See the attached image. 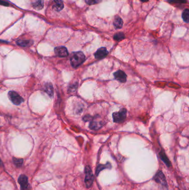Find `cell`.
Here are the masks:
<instances>
[{
    "label": "cell",
    "instance_id": "obj_18",
    "mask_svg": "<svg viewBox=\"0 0 189 190\" xmlns=\"http://www.w3.org/2000/svg\"><path fill=\"white\" fill-rule=\"evenodd\" d=\"M13 161H14V163L16 166L17 167H21L23 165V162H24V160L22 159H17V158H15L14 157L13 158Z\"/></svg>",
    "mask_w": 189,
    "mask_h": 190
},
{
    "label": "cell",
    "instance_id": "obj_24",
    "mask_svg": "<svg viewBox=\"0 0 189 190\" xmlns=\"http://www.w3.org/2000/svg\"><path fill=\"white\" fill-rule=\"evenodd\" d=\"M0 5H4V6H6L9 5L7 2L4 1L3 0H0Z\"/></svg>",
    "mask_w": 189,
    "mask_h": 190
},
{
    "label": "cell",
    "instance_id": "obj_6",
    "mask_svg": "<svg viewBox=\"0 0 189 190\" xmlns=\"http://www.w3.org/2000/svg\"><path fill=\"white\" fill-rule=\"evenodd\" d=\"M18 183L20 185L21 190H28L29 187V183H28V177L24 175H21L18 178Z\"/></svg>",
    "mask_w": 189,
    "mask_h": 190
},
{
    "label": "cell",
    "instance_id": "obj_26",
    "mask_svg": "<svg viewBox=\"0 0 189 190\" xmlns=\"http://www.w3.org/2000/svg\"><path fill=\"white\" fill-rule=\"evenodd\" d=\"M2 161H1V160L0 159V166H2Z\"/></svg>",
    "mask_w": 189,
    "mask_h": 190
},
{
    "label": "cell",
    "instance_id": "obj_22",
    "mask_svg": "<svg viewBox=\"0 0 189 190\" xmlns=\"http://www.w3.org/2000/svg\"><path fill=\"white\" fill-rule=\"evenodd\" d=\"M101 0H85V2L89 5H93L100 3Z\"/></svg>",
    "mask_w": 189,
    "mask_h": 190
},
{
    "label": "cell",
    "instance_id": "obj_17",
    "mask_svg": "<svg viewBox=\"0 0 189 190\" xmlns=\"http://www.w3.org/2000/svg\"><path fill=\"white\" fill-rule=\"evenodd\" d=\"M182 19L186 23H189V9L186 8L183 11L182 14Z\"/></svg>",
    "mask_w": 189,
    "mask_h": 190
},
{
    "label": "cell",
    "instance_id": "obj_9",
    "mask_svg": "<svg viewBox=\"0 0 189 190\" xmlns=\"http://www.w3.org/2000/svg\"><path fill=\"white\" fill-rule=\"evenodd\" d=\"M114 76L115 80L117 81L122 82V83H125L127 81V75L125 74V72L121 70H118L117 71L114 73Z\"/></svg>",
    "mask_w": 189,
    "mask_h": 190
},
{
    "label": "cell",
    "instance_id": "obj_12",
    "mask_svg": "<svg viewBox=\"0 0 189 190\" xmlns=\"http://www.w3.org/2000/svg\"><path fill=\"white\" fill-rule=\"evenodd\" d=\"M44 90L50 97H52L54 94L53 87L51 83H47L45 84Z\"/></svg>",
    "mask_w": 189,
    "mask_h": 190
},
{
    "label": "cell",
    "instance_id": "obj_15",
    "mask_svg": "<svg viewBox=\"0 0 189 190\" xmlns=\"http://www.w3.org/2000/svg\"><path fill=\"white\" fill-rule=\"evenodd\" d=\"M109 168H111V165L110 163H107V164L106 165H99L97 168V170L95 171V173L97 175H98L99 173L100 172V171H101L104 169H109Z\"/></svg>",
    "mask_w": 189,
    "mask_h": 190
},
{
    "label": "cell",
    "instance_id": "obj_1",
    "mask_svg": "<svg viewBox=\"0 0 189 190\" xmlns=\"http://www.w3.org/2000/svg\"><path fill=\"white\" fill-rule=\"evenodd\" d=\"M85 57L82 52H75L72 54L71 64L74 68H77L85 61Z\"/></svg>",
    "mask_w": 189,
    "mask_h": 190
},
{
    "label": "cell",
    "instance_id": "obj_20",
    "mask_svg": "<svg viewBox=\"0 0 189 190\" xmlns=\"http://www.w3.org/2000/svg\"><path fill=\"white\" fill-rule=\"evenodd\" d=\"M160 157H161V159L165 163L166 165L168 166H170V161L168 160V159L167 158V157L165 156V155L163 152H161L160 154Z\"/></svg>",
    "mask_w": 189,
    "mask_h": 190
},
{
    "label": "cell",
    "instance_id": "obj_19",
    "mask_svg": "<svg viewBox=\"0 0 189 190\" xmlns=\"http://www.w3.org/2000/svg\"><path fill=\"white\" fill-rule=\"evenodd\" d=\"M113 38L116 41H121V40H123L125 38V36H124V34L123 33L118 32V33L116 34L114 36Z\"/></svg>",
    "mask_w": 189,
    "mask_h": 190
},
{
    "label": "cell",
    "instance_id": "obj_23",
    "mask_svg": "<svg viewBox=\"0 0 189 190\" xmlns=\"http://www.w3.org/2000/svg\"><path fill=\"white\" fill-rule=\"evenodd\" d=\"M93 119V117L89 115L85 116V117H83V120L85 121H91V120Z\"/></svg>",
    "mask_w": 189,
    "mask_h": 190
},
{
    "label": "cell",
    "instance_id": "obj_25",
    "mask_svg": "<svg viewBox=\"0 0 189 190\" xmlns=\"http://www.w3.org/2000/svg\"><path fill=\"white\" fill-rule=\"evenodd\" d=\"M142 2H147V1H148L149 0H140Z\"/></svg>",
    "mask_w": 189,
    "mask_h": 190
},
{
    "label": "cell",
    "instance_id": "obj_21",
    "mask_svg": "<svg viewBox=\"0 0 189 190\" xmlns=\"http://www.w3.org/2000/svg\"><path fill=\"white\" fill-rule=\"evenodd\" d=\"M168 2L170 4L181 5V4H186L187 1L186 0H168Z\"/></svg>",
    "mask_w": 189,
    "mask_h": 190
},
{
    "label": "cell",
    "instance_id": "obj_10",
    "mask_svg": "<svg viewBox=\"0 0 189 190\" xmlns=\"http://www.w3.org/2000/svg\"><path fill=\"white\" fill-rule=\"evenodd\" d=\"M108 52L105 48H99L95 53L94 56L97 59H101L105 57L108 54Z\"/></svg>",
    "mask_w": 189,
    "mask_h": 190
},
{
    "label": "cell",
    "instance_id": "obj_13",
    "mask_svg": "<svg viewBox=\"0 0 189 190\" xmlns=\"http://www.w3.org/2000/svg\"><path fill=\"white\" fill-rule=\"evenodd\" d=\"M33 41L27 40H20L17 41V44L22 47H28L33 44Z\"/></svg>",
    "mask_w": 189,
    "mask_h": 190
},
{
    "label": "cell",
    "instance_id": "obj_14",
    "mask_svg": "<svg viewBox=\"0 0 189 190\" xmlns=\"http://www.w3.org/2000/svg\"><path fill=\"white\" fill-rule=\"evenodd\" d=\"M113 25H114V27H115L116 28L120 29V28H121L123 27V21L122 20V18L119 17V16H117V17H115V18H114Z\"/></svg>",
    "mask_w": 189,
    "mask_h": 190
},
{
    "label": "cell",
    "instance_id": "obj_7",
    "mask_svg": "<svg viewBox=\"0 0 189 190\" xmlns=\"http://www.w3.org/2000/svg\"><path fill=\"white\" fill-rule=\"evenodd\" d=\"M154 179L157 183H160L164 186L166 187L168 186L165 177L162 171L158 172L156 174L155 176L154 177Z\"/></svg>",
    "mask_w": 189,
    "mask_h": 190
},
{
    "label": "cell",
    "instance_id": "obj_3",
    "mask_svg": "<svg viewBox=\"0 0 189 190\" xmlns=\"http://www.w3.org/2000/svg\"><path fill=\"white\" fill-rule=\"evenodd\" d=\"M85 183L87 188H90L93 183L94 176L92 173V171L90 166H87L85 169Z\"/></svg>",
    "mask_w": 189,
    "mask_h": 190
},
{
    "label": "cell",
    "instance_id": "obj_11",
    "mask_svg": "<svg viewBox=\"0 0 189 190\" xmlns=\"http://www.w3.org/2000/svg\"><path fill=\"white\" fill-rule=\"evenodd\" d=\"M64 8V4L62 0H54L53 8L56 11H60Z\"/></svg>",
    "mask_w": 189,
    "mask_h": 190
},
{
    "label": "cell",
    "instance_id": "obj_4",
    "mask_svg": "<svg viewBox=\"0 0 189 190\" xmlns=\"http://www.w3.org/2000/svg\"><path fill=\"white\" fill-rule=\"evenodd\" d=\"M8 97L11 101L16 105H19L22 102H24L23 98L16 92L14 91H11L8 92Z\"/></svg>",
    "mask_w": 189,
    "mask_h": 190
},
{
    "label": "cell",
    "instance_id": "obj_16",
    "mask_svg": "<svg viewBox=\"0 0 189 190\" xmlns=\"http://www.w3.org/2000/svg\"><path fill=\"white\" fill-rule=\"evenodd\" d=\"M33 7L34 9L40 10L43 7V2L42 0H38L33 4Z\"/></svg>",
    "mask_w": 189,
    "mask_h": 190
},
{
    "label": "cell",
    "instance_id": "obj_2",
    "mask_svg": "<svg viewBox=\"0 0 189 190\" xmlns=\"http://www.w3.org/2000/svg\"><path fill=\"white\" fill-rule=\"evenodd\" d=\"M127 110L122 109L119 112H114L113 113V119L115 123L123 122L127 117Z\"/></svg>",
    "mask_w": 189,
    "mask_h": 190
},
{
    "label": "cell",
    "instance_id": "obj_8",
    "mask_svg": "<svg viewBox=\"0 0 189 190\" xmlns=\"http://www.w3.org/2000/svg\"><path fill=\"white\" fill-rule=\"evenodd\" d=\"M54 52L56 55H57L58 56L61 57H67L68 55L67 49L64 46H58L55 48Z\"/></svg>",
    "mask_w": 189,
    "mask_h": 190
},
{
    "label": "cell",
    "instance_id": "obj_5",
    "mask_svg": "<svg viewBox=\"0 0 189 190\" xmlns=\"http://www.w3.org/2000/svg\"><path fill=\"white\" fill-rule=\"evenodd\" d=\"M104 125V123L103 121L98 120L95 117H93L89 124V128L93 130H98L101 128Z\"/></svg>",
    "mask_w": 189,
    "mask_h": 190
}]
</instances>
